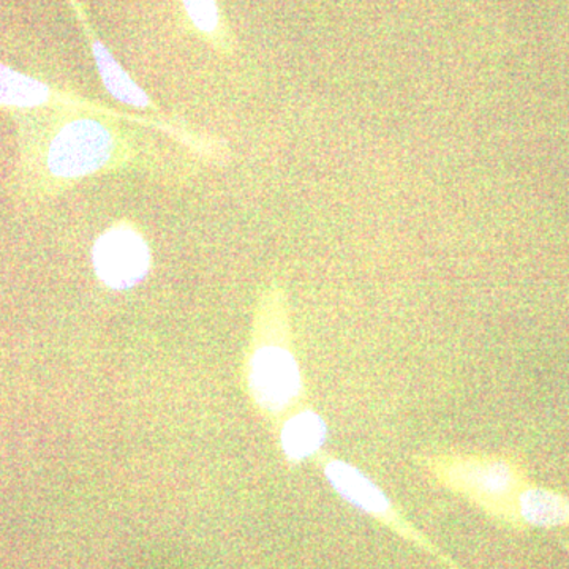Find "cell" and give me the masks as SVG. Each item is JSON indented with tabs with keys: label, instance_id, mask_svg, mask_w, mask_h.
<instances>
[{
	"label": "cell",
	"instance_id": "cell-1",
	"mask_svg": "<svg viewBox=\"0 0 569 569\" xmlns=\"http://www.w3.org/2000/svg\"><path fill=\"white\" fill-rule=\"evenodd\" d=\"M244 380L253 407L276 430L307 407L287 296L277 282L261 291L254 309Z\"/></svg>",
	"mask_w": 569,
	"mask_h": 569
},
{
	"label": "cell",
	"instance_id": "cell-2",
	"mask_svg": "<svg viewBox=\"0 0 569 569\" xmlns=\"http://www.w3.org/2000/svg\"><path fill=\"white\" fill-rule=\"evenodd\" d=\"M422 467L438 485L466 498L489 518L523 531L519 503L531 481L518 460L498 455L441 452L427 456Z\"/></svg>",
	"mask_w": 569,
	"mask_h": 569
},
{
	"label": "cell",
	"instance_id": "cell-3",
	"mask_svg": "<svg viewBox=\"0 0 569 569\" xmlns=\"http://www.w3.org/2000/svg\"><path fill=\"white\" fill-rule=\"evenodd\" d=\"M313 459L317 460L318 467L323 471L331 488L347 503L353 505L359 511L376 519L381 526L388 527L400 538L407 539L411 545L425 550L430 557L440 561L445 568L459 569L458 563L443 550L438 549L426 535H422L392 503L385 490L378 488L373 479L362 473L358 467L323 451L318 452Z\"/></svg>",
	"mask_w": 569,
	"mask_h": 569
},
{
	"label": "cell",
	"instance_id": "cell-4",
	"mask_svg": "<svg viewBox=\"0 0 569 569\" xmlns=\"http://www.w3.org/2000/svg\"><path fill=\"white\" fill-rule=\"evenodd\" d=\"M118 149V137L99 119H71L50 142L48 171L62 181L86 178L108 167Z\"/></svg>",
	"mask_w": 569,
	"mask_h": 569
},
{
	"label": "cell",
	"instance_id": "cell-5",
	"mask_svg": "<svg viewBox=\"0 0 569 569\" xmlns=\"http://www.w3.org/2000/svg\"><path fill=\"white\" fill-rule=\"evenodd\" d=\"M92 263L104 287L126 291L148 277L152 254L144 236L132 224L121 222L99 236L92 249Z\"/></svg>",
	"mask_w": 569,
	"mask_h": 569
},
{
	"label": "cell",
	"instance_id": "cell-6",
	"mask_svg": "<svg viewBox=\"0 0 569 569\" xmlns=\"http://www.w3.org/2000/svg\"><path fill=\"white\" fill-rule=\"evenodd\" d=\"M279 432L280 449L290 466L316 458L323 447L328 430L323 418L312 408L305 407L284 419Z\"/></svg>",
	"mask_w": 569,
	"mask_h": 569
},
{
	"label": "cell",
	"instance_id": "cell-7",
	"mask_svg": "<svg viewBox=\"0 0 569 569\" xmlns=\"http://www.w3.org/2000/svg\"><path fill=\"white\" fill-rule=\"evenodd\" d=\"M519 518L523 531L569 529V496L531 482L520 497Z\"/></svg>",
	"mask_w": 569,
	"mask_h": 569
},
{
	"label": "cell",
	"instance_id": "cell-8",
	"mask_svg": "<svg viewBox=\"0 0 569 569\" xmlns=\"http://www.w3.org/2000/svg\"><path fill=\"white\" fill-rule=\"evenodd\" d=\"M91 40L97 69H99L100 78L110 96L114 97L118 102L138 108V110L149 108L151 102L140 86L127 74V71H123L122 67L112 58L111 52L99 40Z\"/></svg>",
	"mask_w": 569,
	"mask_h": 569
},
{
	"label": "cell",
	"instance_id": "cell-9",
	"mask_svg": "<svg viewBox=\"0 0 569 569\" xmlns=\"http://www.w3.org/2000/svg\"><path fill=\"white\" fill-rule=\"evenodd\" d=\"M51 97V89L43 82L0 63V104L2 107L36 108L50 102Z\"/></svg>",
	"mask_w": 569,
	"mask_h": 569
},
{
	"label": "cell",
	"instance_id": "cell-10",
	"mask_svg": "<svg viewBox=\"0 0 569 569\" xmlns=\"http://www.w3.org/2000/svg\"><path fill=\"white\" fill-rule=\"evenodd\" d=\"M183 6L198 31L208 37L219 36L220 17L216 0H183Z\"/></svg>",
	"mask_w": 569,
	"mask_h": 569
}]
</instances>
